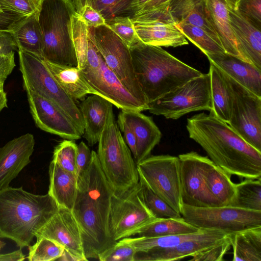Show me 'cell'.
Returning a JSON list of instances; mask_svg holds the SVG:
<instances>
[{
  "label": "cell",
  "instance_id": "obj_1",
  "mask_svg": "<svg viewBox=\"0 0 261 261\" xmlns=\"http://www.w3.org/2000/svg\"><path fill=\"white\" fill-rule=\"evenodd\" d=\"M186 128L189 137L228 174L246 179L261 178V152L226 122L211 114L200 113L187 119Z\"/></svg>",
  "mask_w": 261,
  "mask_h": 261
},
{
  "label": "cell",
  "instance_id": "obj_2",
  "mask_svg": "<svg viewBox=\"0 0 261 261\" xmlns=\"http://www.w3.org/2000/svg\"><path fill=\"white\" fill-rule=\"evenodd\" d=\"M59 208L48 193L37 195L9 186L0 190V238L13 241L20 248L29 246Z\"/></svg>",
  "mask_w": 261,
  "mask_h": 261
},
{
  "label": "cell",
  "instance_id": "obj_3",
  "mask_svg": "<svg viewBox=\"0 0 261 261\" xmlns=\"http://www.w3.org/2000/svg\"><path fill=\"white\" fill-rule=\"evenodd\" d=\"M129 49L136 78L148 104L203 74L161 46L139 41Z\"/></svg>",
  "mask_w": 261,
  "mask_h": 261
},
{
  "label": "cell",
  "instance_id": "obj_4",
  "mask_svg": "<svg viewBox=\"0 0 261 261\" xmlns=\"http://www.w3.org/2000/svg\"><path fill=\"white\" fill-rule=\"evenodd\" d=\"M76 11L74 0H41L38 18L43 37V60L77 67L72 37V16Z\"/></svg>",
  "mask_w": 261,
  "mask_h": 261
},
{
  "label": "cell",
  "instance_id": "obj_5",
  "mask_svg": "<svg viewBox=\"0 0 261 261\" xmlns=\"http://www.w3.org/2000/svg\"><path fill=\"white\" fill-rule=\"evenodd\" d=\"M113 106L109 109L96 153L113 195L120 196L138 184L139 176L131 151L115 120Z\"/></svg>",
  "mask_w": 261,
  "mask_h": 261
},
{
  "label": "cell",
  "instance_id": "obj_6",
  "mask_svg": "<svg viewBox=\"0 0 261 261\" xmlns=\"http://www.w3.org/2000/svg\"><path fill=\"white\" fill-rule=\"evenodd\" d=\"M18 52L24 89L33 91L55 105L68 116L83 136L84 123L80 108L58 83L44 60L28 52L21 50Z\"/></svg>",
  "mask_w": 261,
  "mask_h": 261
},
{
  "label": "cell",
  "instance_id": "obj_7",
  "mask_svg": "<svg viewBox=\"0 0 261 261\" xmlns=\"http://www.w3.org/2000/svg\"><path fill=\"white\" fill-rule=\"evenodd\" d=\"M77 67L96 95L109 100L118 109L140 112L148 110L147 107L138 101L122 85L107 65L89 36L85 61Z\"/></svg>",
  "mask_w": 261,
  "mask_h": 261
},
{
  "label": "cell",
  "instance_id": "obj_8",
  "mask_svg": "<svg viewBox=\"0 0 261 261\" xmlns=\"http://www.w3.org/2000/svg\"><path fill=\"white\" fill-rule=\"evenodd\" d=\"M88 31L89 38L108 67L125 88L148 108L134 72L128 46L106 24L88 27Z\"/></svg>",
  "mask_w": 261,
  "mask_h": 261
},
{
  "label": "cell",
  "instance_id": "obj_9",
  "mask_svg": "<svg viewBox=\"0 0 261 261\" xmlns=\"http://www.w3.org/2000/svg\"><path fill=\"white\" fill-rule=\"evenodd\" d=\"M149 112L177 119L186 114L212 109L208 73L192 79L148 104Z\"/></svg>",
  "mask_w": 261,
  "mask_h": 261
},
{
  "label": "cell",
  "instance_id": "obj_10",
  "mask_svg": "<svg viewBox=\"0 0 261 261\" xmlns=\"http://www.w3.org/2000/svg\"><path fill=\"white\" fill-rule=\"evenodd\" d=\"M221 72L230 96L227 124L245 142L261 152V97Z\"/></svg>",
  "mask_w": 261,
  "mask_h": 261
},
{
  "label": "cell",
  "instance_id": "obj_11",
  "mask_svg": "<svg viewBox=\"0 0 261 261\" xmlns=\"http://www.w3.org/2000/svg\"><path fill=\"white\" fill-rule=\"evenodd\" d=\"M137 168L139 179L180 214L182 202L178 156L149 155L137 164Z\"/></svg>",
  "mask_w": 261,
  "mask_h": 261
},
{
  "label": "cell",
  "instance_id": "obj_12",
  "mask_svg": "<svg viewBox=\"0 0 261 261\" xmlns=\"http://www.w3.org/2000/svg\"><path fill=\"white\" fill-rule=\"evenodd\" d=\"M181 217L199 229H214L228 234L261 226V211L231 206L194 207L182 204Z\"/></svg>",
  "mask_w": 261,
  "mask_h": 261
},
{
  "label": "cell",
  "instance_id": "obj_13",
  "mask_svg": "<svg viewBox=\"0 0 261 261\" xmlns=\"http://www.w3.org/2000/svg\"><path fill=\"white\" fill-rule=\"evenodd\" d=\"M156 219L143 200L139 181L121 196L113 195L109 228L115 241L129 237L132 232Z\"/></svg>",
  "mask_w": 261,
  "mask_h": 261
},
{
  "label": "cell",
  "instance_id": "obj_14",
  "mask_svg": "<svg viewBox=\"0 0 261 261\" xmlns=\"http://www.w3.org/2000/svg\"><path fill=\"white\" fill-rule=\"evenodd\" d=\"M179 163L182 204L211 207L205 186V176L211 160L195 151L180 154Z\"/></svg>",
  "mask_w": 261,
  "mask_h": 261
},
{
  "label": "cell",
  "instance_id": "obj_15",
  "mask_svg": "<svg viewBox=\"0 0 261 261\" xmlns=\"http://www.w3.org/2000/svg\"><path fill=\"white\" fill-rule=\"evenodd\" d=\"M113 195L97 153L92 150L89 165L77 177L76 197L88 201L94 206L110 235L109 219Z\"/></svg>",
  "mask_w": 261,
  "mask_h": 261
},
{
  "label": "cell",
  "instance_id": "obj_16",
  "mask_svg": "<svg viewBox=\"0 0 261 261\" xmlns=\"http://www.w3.org/2000/svg\"><path fill=\"white\" fill-rule=\"evenodd\" d=\"M72 212L80 228L85 257L98 259L101 253L117 241L108 232L97 212L88 201L76 197Z\"/></svg>",
  "mask_w": 261,
  "mask_h": 261
},
{
  "label": "cell",
  "instance_id": "obj_17",
  "mask_svg": "<svg viewBox=\"0 0 261 261\" xmlns=\"http://www.w3.org/2000/svg\"><path fill=\"white\" fill-rule=\"evenodd\" d=\"M30 112L41 129L67 140L82 136L68 116L49 100L30 90H25Z\"/></svg>",
  "mask_w": 261,
  "mask_h": 261
},
{
  "label": "cell",
  "instance_id": "obj_18",
  "mask_svg": "<svg viewBox=\"0 0 261 261\" xmlns=\"http://www.w3.org/2000/svg\"><path fill=\"white\" fill-rule=\"evenodd\" d=\"M35 237L52 240L81 261L88 260L84 254L80 228L72 210L59 207L57 213L36 233Z\"/></svg>",
  "mask_w": 261,
  "mask_h": 261
},
{
  "label": "cell",
  "instance_id": "obj_19",
  "mask_svg": "<svg viewBox=\"0 0 261 261\" xmlns=\"http://www.w3.org/2000/svg\"><path fill=\"white\" fill-rule=\"evenodd\" d=\"M228 234L214 229H204L196 237L186 240L173 247L146 252L136 251L134 261L178 260L191 256L221 242Z\"/></svg>",
  "mask_w": 261,
  "mask_h": 261
},
{
  "label": "cell",
  "instance_id": "obj_20",
  "mask_svg": "<svg viewBox=\"0 0 261 261\" xmlns=\"http://www.w3.org/2000/svg\"><path fill=\"white\" fill-rule=\"evenodd\" d=\"M34 145L33 135L27 133L11 140L0 148V190L8 187L29 164Z\"/></svg>",
  "mask_w": 261,
  "mask_h": 261
},
{
  "label": "cell",
  "instance_id": "obj_21",
  "mask_svg": "<svg viewBox=\"0 0 261 261\" xmlns=\"http://www.w3.org/2000/svg\"><path fill=\"white\" fill-rule=\"evenodd\" d=\"M230 25L243 59L261 70L260 29L228 6Z\"/></svg>",
  "mask_w": 261,
  "mask_h": 261
},
{
  "label": "cell",
  "instance_id": "obj_22",
  "mask_svg": "<svg viewBox=\"0 0 261 261\" xmlns=\"http://www.w3.org/2000/svg\"><path fill=\"white\" fill-rule=\"evenodd\" d=\"M210 63L253 93L261 97V70L225 52L206 55Z\"/></svg>",
  "mask_w": 261,
  "mask_h": 261
},
{
  "label": "cell",
  "instance_id": "obj_23",
  "mask_svg": "<svg viewBox=\"0 0 261 261\" xmlns=\"http://www.w3.org/2000/svg\"><path fill=\"white\" fill-rule=\"evenodd\" d=\"M119 114L133 130L136 139V164L149 155L161 139L162 134L152 118L135 110H121Z\"/></svg>",
  "mask_w": 261,
  "mask_h": 261
},
{
  "label": "cell",
  "instance_id": "obj_24",
  "mask_svg": "<svg viewBox=\"0 0 261 261\" xmlns=\"http://www.w3.org/2000/svg\"><path fill=\"white\" fill-rule=\"evenodd\" d=\"M141 41L157 46L177 47L188 44L177 24L160 20L133 21Z\"/></svg>",
  "mask_w": 261,
  "mask_h": 261
},
{
  "label": "cell",
  "instance_id": "obj_25",
  "mask_svg": "<svg viewBox=\"0 0 261 261\" xmlns=\"http://www.w3.org/2000/svg\"><path fill=\"white\" fill-rule=\"evenodd\" d=\"M205 10L207 20L225 52L244 60L238 50L230 25L226 0H206Z\"/></svg>",
  "mask_w": 261,
  "mask_h": 261
},
{
  "label": "cell",
  "instance_id": "obj_26",
  "mask_svg": "<svg viewBox=\"0 0 261 261\" xmlns=\"http://www.w3.org/2000/svg\"><path fill=\"white\" fill-rule=\"evenodd\" d=\"M113 105L105 98L92 94L80 105V111L84 123V137L90 146L98 142L105 125L109 108Z\"/></svg>",
  "mask_w": 261,
  "mask_h": 261
},
{
  "label": "cell",
  "instance_id": "obj_27",
  "mask_svg": "<svg viewBox=\"0 0 261 261\" xmlns=\"http://www.w3.org/2000/svg\"><path fill=\"white\" fill-rule=\"evenodd\" d=\"M205 6L206 0H170L167 9L176 24L184 22L201 28L221 45L207 20Z\"/></svg>",
  "mask_w": 261,
  "mask_h": 261
},
{
  "label": "cell",
  "instance_id": "obj_28",
  "mask_svg": "<svg viewBox=\"0 0 261 261\" xmlns=\"http://www.w3.org/2000/svg\"><path fill=\"white\" fill-rule=\"evenodd\" d=\"M49 176L48 194L59 207L72 210L77 193L76 175L63 169L52 160L49 166Z\"/></svg>",
  "mask_w": 261,
  "mask_h": 261
},
{
  "label": "cell",
  "instance_id": "obj_29",
  "mask_svg": "<svg viewBox=\"0 0 261 261\" xmlns=\"http://www.w3.org/2000/svg\"><path fill=\"white\" fill-rule=\"evenodd\" d=\"M205 186L211 207L230 205L236 192L231 175L212 161L207 168Z\"/></svg>",
  "mask_w": 261,
  "mask_h": 261
},
{
  "label": "cell",
  "instance_id": "obj_30",
  "mask_svg": "<svg viewBox=\"0 0 261 261\" xmlns=\"http://www.w3.org/2000/svg\"><path fill=\"white\" fill-rule=\"evenodd\" d=\"M44 62L59 85L74 101L83 99L87 94H96L77 67L59 65L45 60Z\"/></svg>",
  "mask_w": 261,
  "mask_h": 261
},
{
  "label": "cell",
  "instance_id": "obj_31",
  "mask_svg": "<svg viewBox=\"0 0 261 261\" xmlns=\"http://www.w3.org/2000/svg\"><path fill=\"white\" fill-rule=\"evenodd\" d=\"M38 14V11L25 17L11 32L18 50L43 59V37Z\"/></svg>",
  "mask_w": 261,
  "mask_h": 261
},
{
  "label": "cell",
  "instance_id": "obj_32",
  "mask_svg": "<svg viewBox=\"0 0 261 261\" xmlns=\"http://www.w3.org/2000/svg\"><path fill=\"white\" fill-rule=\"evenodd\" d=\"M233 261H261V226L231 234Z\"/></svg>",
  "mask_w": 261,
  "mask_h": 261
},
{
  "label": "cell",
  "instance_id": "obj_33",
  "mask_svg": "<svg viewBox=\"0 0 261 261\" xmlns=\"http://www.w3.org/2000/svg\"><path fill=\"white\" fill-rule=\"evenodd\" d=\"M200 229L187 222L182 217L157 218L132 232L130 237H154L186 234L197 232Z\"/></svg>",
  "mask_w": 261,
  "mask_h": 261
},
{
  "label": "cell",
  "instance_id": "obj_34",
  "mask_svg": "<svg viewBox=\"0 0 261 261\" xmlns=\"http://www.w3.org/2000/svg\"><path fill=\"white\" fill-rule=\"evenodd\" d=\"M210 63L212 100L210 114L227 123L230 116V96L227 84L221 71Z\"/></svg>",
  "mask_w": 261,
  "mask_h": 261
},
{
  "label": "cell",
  "instance_id": "obj_35",
  "mask_svg": "<svg viewBox=\"0 0 261 261\" xmlns=\"http://www.w3.org/2000/svg\"><path fill=\"white\" fill-rule=\"evenodd\" d=\"M204 230L190 234L154 237L124 238L121 240L132 246L136 251L146 252L173 247L186 240L197 237Z\"/></svg>",
  "mask_w": 261,
  "mask_h": 261
},
{
  "label": "cell",
  "instance_id": "obj_36",
  "mask_svg": "<svg viewBox=\"0 0 261 261\" xmlns=\"http://www.w3.org/2000/svg\"><path fill=\"white\" fill-rule=\"evenodd\" d=\"M230 206L261 211V178L246 179L236 184V192Z\"/></svg>",
  "mask_w": 261,
  "mask_h": 261
},
{
  "label": "cell",
  "instance_id": "obj_37",
  "mask_svg": "<svg viewBox=\"0 0 261 261\" xmlns=\"http://www.w3.org/2000/svg\"><path fill=\"white\" fill-rule=\"evenodd\" d=\"M135 0H74L75 6L88 4L97 10L105 21L116 17H128L134 14L132 5Z\"/></svg>",
  "mask_w": 261,
  "mask_h": 261
},
{
  "label": "cell",
  "instance_id": "obj_38",
  "mask_svg": "<svg viewBox=\"0 0 261 261\" xmlns=\"http://www.w3.org/2000/svg\"><path fill=\"white\" fill-rule=\"evenodd\" d=\"M177 25L185 37L205 55L225 52L222 46L201 28L184 22L179 23Z\"/></svg>",
  "mask_w": 261,
  "mask_h": 261
},
{
  "label": "cell",
  "instance_id": "obj_39",
  "mask_svg": "<svg viewBox=\"0 0 261 261\" xmlns=\"http://www.w3.org/2000/svg\"><path fill=\"white\" fill-rule=\"evenodd\" d=\"M143 200L147 207L158 219L179 218L181 215L161 199L139 179Z\"/></svg>",
  "mask_w": 261,
  "mask_h": 261
},
{
  "label": "cell",
  "instance_id": "obj_40",
  "mask_svg": "<svg viewBox=\"0 0 261 261\" xmlns=\"http://www.w3.org/2000/svg\"><path fill=\"white\" fill-rule=\"evenodd\" d=\"M64 248L55 241L44 237L37 239L29 246L28 259L30 261L57 260L62 254Z\"/></svg>",
  "mask_w": 261,
  "mask_h": 261
},
{
  "label": "cell",
  "instance_id": "obj_41",
  "mask_svg": "<svg viewBox=\"0 0 261 261\" xmlns=\"http://www.w3.org/2000/svg\"><path fill=\"white\" fill-rule=\"evenodd\" d=\"M77 149V145L74 140H65L55 148L53 161L63 169L76 175Z\"/></svg>",
  "mask_w": 261,
  "mask_h": 261
},
{
  "label": "cell",
  "instance_id": "obj_42",
  "mask_svg": "<svg viewBox=\"0 0 261 261\" xmlns=\"http://www.w3.org/2000/svg\"><path fill=\"white\" fill-rule=\"evenodd\" d=\"M105 24L113 31L128 47L141 41L136 32L133 22L128 17H116L106 20Z\"/></svg>",
  "mask_w": 261,
  "mask_h": 261
},
{
  "label": "cell",
  "instance_id": "obj_43",
  "mask_svg": "<svg viewBox=\"0 0 261 261\" xmlns=\"http://www.w3.org/2000/svg\"><path fill=\"white\" fill-rule=\"evenodd\" d=\"M135 252L132 246L120 240L101 253L98 259L100 261H134Z\"/></svg>",
  "mask_w": 261,
  "mask_h": 261
},
{
  "label": "cell",
  "instance_id": "obj_44",
  "mask_svg": "<svg viewBox=\"0 0 261 261\" xmlns=\"http://www.w3.org/2000/svg\"><path fill=\"white\" fill-rule=\"evenodd\" d=\"M231 246V234L221 242L191 257L192 261H220L223 260L225 254Z\"/></svg>",
  "mask_w": 261,
  "mask_h": 261
},
{
  "label": "cell",
  "instance_id": "obj_45",
  "mask_svg": "<svg viewBox=\"0 0 261 261\" xmlns=\"http://www.w3.org/2000/svg\"><path fill=\"white\" fill-rule=\"evenodd\" d=\"M41 0H0V11L14 12L25 16L39 10Z\"/></svg>",
  "mask_w": 261,
  "mask_h": 261
},
{
  "label": "cell",
  "instance_id": "obj_46",
  "mask_svg": "<svg viewBox=\"0 0 261 261\" xmlns=\"http://www.w3.org/2000/svg\"><path fill=\"white\" fill-rule=\"evenodd\" d=\"M236 9L261 29V0H239Z\"/></svg>",
  "mask_w": 261,
  "mask_h": 261
},
{
  "label": "cell",
  "instance_id": "obj_47",
  "mask_svg": "<svg viewBox=\"0 0 261 261\" xmlns=\"http://www.w3.org/2000/svg\"><path fill=\"white\" fill-rule=\"evenodd\" d=\"M77 12L88 27L96 28L105 24V20L102 15L88 4L76 6Z\"/></svg>",
  "mask_w": 261,
  "mask_h": 261
},
{
  "label": "cell",
  "instance_id": "obj_48",
  "mask_svg": "<svg viewBox=\"0 0 261 261\" xmlns=\"http://www.w3.org/2000/svg\"><path fill=\"white\" fill-rule=\"evenodd\" d=\"M16 41L11 31H0V56L14 57V51L18 50Z\"/></svg>",
  "mask_w": 261,
  "mask_h": 261
},
{
  "label": "cell",
  "instance_id": "obj_49",
  "mask_svg": "<svg viewBox=\"0 0 261 261\" xmlns=\"http://www.w3.org/2000/svg\"><path fill=\"white\" fill-rule=\"evenodd\" d=\"M91 159V151L88 146L81 141L77 145L76 156V175L77 177L84 171L90 164Z\"/></svg>",
  "mask_w": 261,
  "mask_h": 261
},
{
  "label": "cell",
  "instance_id": "obj_50",
  "mask_svg": "<svg viewBox=\"0 0 261 261\" xmlns=\"http://www.w3.org/2000/svg\"><path fill=\"white\" fill-rule=\"evenodd\" d=\"M25 17L14 12L0 11V31H12Z\"/></svg>",
  "mask_w": 261,
  "mask_h": 261
},
{
  "label": "cell",
  "instance_id": "obj_51",
  "mask_svg": "<svg viewBox=\"0 0 261 261\" xmlns=\"http://www.w3.org/2000/svg\"><path fill=\"white\" fill-rule=\"evenodd\" d=\"M117 124L123 133L124 140L135 159L137 155L136 139L133 130L119 114L118 116Z\"/></svg>",
  "mask_w": 261,
  "mask_h": 261
},
{
  "label": "cell",
  "instance_id": "obj_52",
  "mask_svg": "<svg viewBox=\"0 0 261 261\" xmlns=\"http://www.w3.org/2000/svg\"><path fill=\"white\" fill-rule=\"evenodd\" d=\"M170 1L148 0L136 15L150 10H154L164 15H169L167 8L168 4Z\"/></svg>",
  "mask_w": 261,
  "mask_h": 261
},
{
  "label": "cell",
  "instance_id": "obj_53",
  "mask_svg": "<svg viewBox=\"0 0 261 261\" xmlns=\"http://www.w3.org/2000/svg\"><path fill=\"white\" fill-rule=\"evenodd\" d=\"M15 66L14 57H5L0 56V81L5 82Z\"/></svg>",
  "mask_w": 261,
  "mask_h": 261
},
{
  "label": "cell",
  "instance_id": "obj_54",
  "mask_svg": "<svg viewBox=\"0 0 261 261\" xmlns=\"http://www.w3.org/2000/svg\"><path fill=\"white\" fill-rule=\"evenodd\" d=\"M21 249L6 254H0V261H21L25 259Z\"/></svg>",
  "mask_w": 261,
  "mask_h": 261
},
{
  "label": "cell",
  "instance_id": "obj_55",
  "mask_svg": "<svg viewBox=\"0 0 261 261\" xmlns=\"http://www.w3.org/2000/svg\"><path fill=\"white\" fill-rule=\"evenodd\" d=\"M57 260L81 261V260L79 257H77V256H75L74 255L72 254V253H70L69 252L67 251L65 249L62 255Z\"/></svg>",
  "mask_w": 261,
  "mask_h": 261
},
{
  "label": "cell",
  "instance_id": "obj_56",
  "mask_svg": "<svg viewBox=\"0 0 261 261\" xmlns=\"http://www.w3.org/2000/svg\"><path fill=\"white\" fill-rule=\"evenodd\" d=\"M148 1V0H135L134 1L132 5V9L134 14V16L140 11Z\"/></svg>",
  "mask_w": 261,
  "mask_h": 261
},
{
  "label": "cell",
  "instance_id": "obj_57",
  "mask_svg": "<svg viewBox=\"0 0 261 261\" xmlns=\"http://www.w3.org/2000/svg\"><path fill=\"white\" fill-rule=\"evenodd\" d=\"M6 107H7V94L4 89H0V112Z\"/></svg>",
  "mask_w": 261,
  "mask_h": 261
},
{
  "label": "cell",
  "instance_id": "obj_58",
  "mask_svg": "<svg viewBox=\"0 0 261 261\" xmlns=\"http://www.w3.org/2000/svg\"><path fill=\"white\" fill-rule=\"evenodd\" d=\"M239 0H226L228 5L233 9H236Z\"/></svg>",
  "mask_w": 261,
  "mask_h": 261
},
{
  "label": "cell",
  "instance_id": "obj_59",
  "mask_svg": "<svg viewBox=\"0 0 261 261\" xmlns=\"http://www.w3.org/2000/svg\"><path fill=\"white\" fill-rule=\"evenodd\" d=\"M4 81H0V89H4Z\"/></svg>",
  "mask_w": 261,
  "mask_h": 261
},
{
  "label": "cell",
  "instance_id": "obj_60",
  "mask_svg": "<svg viewBox=\"0 0 261 261\" xmlns=\"http://www.w3.org/2000/svg\"><path fill=\"white\" fill-rule=\"evenodd\" d=\"M5 245V243L0 241V250L2 248H3Z\"/></svg>",
  "mask_w": 261,
  "mask_h": 261
}]
</instances>
